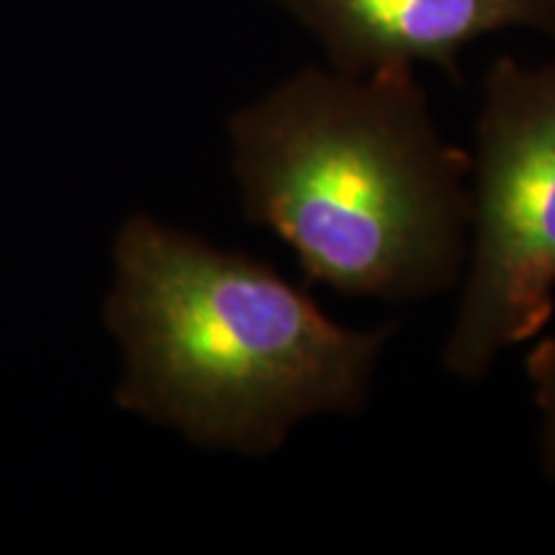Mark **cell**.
Returning a JSON list of instances; mask_svg holds the SVG:
<instances>
[{"label": "cell", "mask_w": 555, "mask_h": 555, "mask_svg": "<svg viewBox=\"0 0 555 555\" xmlns=\"http://www.w3.org/2000/svg\"><path fill=\"white\" fill-rule=\"evenodd\" d=\"M527 378L540 412V463L555 481V335L532 345L527 356Z\"/></svg>", "instance_id": "5b68a950"}, {"label": "cell", "mask_w": 555, "mask_h": 555, "mask_svg": "<svg viewBox=\"0 0 555 555\" xmlns=\"http://www.w3.org/2000/svg\"><path fill=\"white\" fill-rule=\"evenodd\" d=\"M114 258L103 317L124 352L127 412L262 457L301 422L365 409L393 324H337L268 262L144 214L124 221Z\"/></svg>", "instance_id": "7a4b0ae2"}, {"label": "cell", "mask_w": 555, "mask_h": 555, "mask_svg": "<svg viewBox=\"0 0 555 555\" xmlns=\"http://www.w3.org/2000/svg\"><path fill=\"white\" fill-rule=\"evenodd\" d=\"M442 365L481 380L555 309V62L502 57L483 82L470 157L468 260Z\"/></svg>", "instance_id": "3957f363"}, {"label": "cell", "mask_w": 555, "mask_h": 555, "mask_svg": "<svg viewBox=\"0 0 555 555\" xmlns=\"http://www.w3.org/2000/svg\"><path fill=\"white\" fill-rule=\"evenodd\" d=\"M347 75L435 65L461 78V54L506 29L555 37V0H270Z\"/></svg>", "instance_id": "277c9868"}, {"label": "cell", "mask_w": 555, "mask_h": 555, "mask_svg": "<svg viewBox=\"0 0 555 555\" xmlns=\"http://www.w3.org/2000/svg\"><path fill=\"white\" fill-rule=\"evenodd\" d=\"M229 147L247 221L294 249L307 283L393 304L461 283L470 155L414 69H298L229 119Z\"/></svg>", "instance_id": "6da1fadb"}]
</instances>
